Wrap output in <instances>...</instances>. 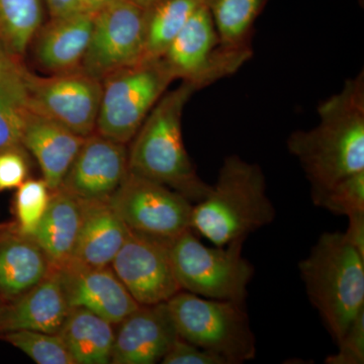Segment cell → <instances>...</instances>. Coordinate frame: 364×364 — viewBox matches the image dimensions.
I'll return each instance as SVG.
<instances>
[{
    "label": "cell",
    "instance_id": "1",
    "mask_svg": "<svg viewBox=\"0 0 364 364\" xmlns=\"http://www.w3.org/2000/svg\"><path fill=\"white\" fill-rule=\"evenodd\" d=\"M318 122L294 131L287 149L310 182L312 200L345 177L364 171V73L347 79L318 107Z\"/></svg>",
    "mask_w": 364,
    "mask_h": 364
},
{
    "label": "cell",
    "instance_id": "21",
    "mask_svg": "<svg viewBox=\"0 0 364 364\" xmlns=\"http://www.w3.org/2000/svg\"><path fill=\"white\" fill-rule=\"evenodd\" d=\"M81 221V200L63 189L51 191L47 210L32 236L56 269L72 259Z\"/></svg>",
    "mask_w": 364,
    "mask_h": 364
},
{
    "label": "cell",
    "instance_id": "3",
    "mask_svg": "<svg viewBox=\"0 0 364 364\" xmlns=\"http://www.w3.org/2000/svg\"><path fill=\"white\" fill-rule=\"evenodd\" d=\"M275 208L259 165L238 155L225 158L215 186L191 212V230L225 246L272 224Z\"/></svg>",
    "mask_w": 364,
    "mask_h": 364
},
{
    "label": "cell",
    "instance_id": "2",
    "mask_svg": "<svg viewBox=\"0 0 364 364\" xmlns=\"http://www.w3.org/2000/svg\"><path fill=\"white\" fill-rule=\"evenodd\" d=\"M196 91L186 82L166 91L136 132L129 150V171L168 186L191 203L203 200L212 186L198 176L182 136L184 109Z\"/></svg>",
    "mask_w": 364,
    "mask_h": 364
},
{
    "label": "cell",
    "instance_id": "28",
    "mask_svg": "<svg viewBox=\"0 0 364 364\" xmlns=\"http://www.w3.org/2000/svg\"><path fill=\"white\" fill-rule=\"evenodd\" d=\"M49 186L44 179H26L16 188L14 200V221L23 233L33 235L50 200Z\"/></svg>",
    "mask_w": 364,
    "mask_h": 364
},
{
    "label": "cell",
    "instance_id": "26",
    "mask_svg": "<svg viewBox=\"0 0 364 364\" xmlns=\"http://www.w3.org/2000/svg\"><path fill=\"white\" fill-rule=\"evenodd\" d=\"M41 0H0V39L20 58L42 26Z\"/></svg>",
    "mask_w": 364,
    "mask_h": 364
},
{
    "label": "cell",
    "instance_id": "33",
    "mask_svg": "<svg viewBox=\"0 0 364 364\" xmlns=\"http://www.w3.org/2000/svg\"><path fill=\"white\" fill-rule=\"evenodd\" d=\"M348 227L344 232L347 241L364 256V212L349 215Z\"/></svg>",
    "mask_w": 364,
    "mask_h": 364
},
{
    "label": "cell",
    "instance_id": "37",
    "mask_svg": "<svg viewBox=\"0 0 364 364\" xmlns=\"http://www.w3.org/2000/svg\"><path fill=\"white\" fill-rule=\"evenodd\" d=\"M134 1L138 2L141 6H147L148 4H150L151 2L154 1V0H134Z\"/></svg>",
    "mask_w": 364,
    "mask_h": 364
},
{
    "label": "cell",
    "instance_id": "18",
    "mask_svg": "<svg viewBox=\"0 0 364 364\" xmlns=\"http://www.w3.org/2000/svg\"><path fill=\"white\" fill-rule=\"evenodd\" d=\"M69 310L58 269L52 268L39 284L2 306L0 334L20 330L58 334Z\"/></svg>",
    "mask_w": 364,
    "mask_h": 364
},
{
    "label": "cell",
    "instance_id": "14",
    "mask_svg": "<svg viewBox=\"0 0 364 364\" xmlns=\"http://www.w3.org/2000/svg\"><path fill=\"white\" fill-rule=\"evenodd\" d=\"M70 308H83L117 325L138 308L111 267H90L70 260L58 269Z\"/></svg>",
    "mask_w": 364,
    "mask_h": 364
},
{
    "label": "cell",
    "instance_id": "12",
    "mask_svg": "<svg viewBox=\"0 0 364 364\" xmlns=\"http://www.w3.org/2000/svg\"><path fill=\"white\" fill-rule=\"evenodd\" d=\"M170 245L131 231L112 260V269L139 305L166 303L182 291L172 267Z\"/></svg>",
    "mask_w": 364,
    "mask_h": 364
},
{
    "label": "cell",
    "instance_id": "32",
    "mask_svg": "<svg viewBox=\"0 0 364 364\" xmlns=\"http://www.w3.org/2000/svg\"><path fill=\"white\" fill-rule=\"evenodd\" d=\"M163 364H227L221 356L177 338L161 360Z\"/></svg>",
    "mask_w": 364,
    "mask_h": 364
},
{
    "label": "cell",
    "instance_id": "24",
    "mask_svg": "<svg viewBox=\"0 0 364 364\" xmlns=\"http://www.w3.org/2000/svg\"><path fill=\"white\" fill-rule=\"evenodd\" d=\"M18 59L9 57L0 65V152L23 148L21 138L31 98L26 67Z\"/></svg>",
    "mask_w": 364,
    "mask_h": 364
},
{
    "label": "cell",
    "instance_id": "34",
    "mask_svg": "<svg viewBox=\"0 0 364 364\" xmlns=\"http://www.w3.org/2000/svg\"><path fill=\"white\" fill-rule=\"evenodd\" d=\"M50 18H61L86 11L83 0H44Z\"/></svg>",
    "mask_w": 364,
    "mask_h": 364
},
{
    "label": "cell",
    "instance_id": "35",
    "mask_svg": "<svg viewBox=\"0 0 364 364\" xmlns=\"http://www.w3.org/2000/svg\"><path fill=\"white\" fill-rule=\"evenodd\" d=\"M117 1H119V0H83V4H85L86 11L95 14L100 9H104L105 6Z\"/></svg>",
    "mask_w": 364,
    "mask_h": 364
},
{
    "label": "cell",
    "instance_id": "29",
    "mask_svg": "<svg viewBox=\"0 0 364 364\" xmlns=\"http://www.w3.org/2000/svg\"><path fill=\"white\" fill-rule=\"evenodd\" d=\"M313 203L332 214L346 217L353 213L364 212V171L345 177Z\"/></svg>",
    "mask_w": 364,
    "mask_h": 364
},
{
    "label": "cell",
    "instance_id": "25",
    "mask_svg": "<svg viewBox=\"0 0 364 364\" xmlns=\"http://www.w3.org/2000/svg\"><path fill=\"white\" fill-rule=\"evenodd\" d=\"M203 0H154L144 13L141 61L161 59Z\"/></svg>",
    "mask_w": 364,
    "mask_h": 364
},
{
    "label": "cell",
    "instance_id": "15",
    "mask_svg": "<svg viewBox=\"0 0 364 364\" xmlns=\"http://www.w3.org/2000/svg\"><path fill=\"white\" fill-rule=\"evenodd\" d=\"M111 363H161L178 338L166 303L140 305L119 323Z\"/></svg>",
    "mask_w": 364,
    "mask_h": 364
},
{
    "label": "cell",
    "instance_id": "22",
    "mask_svg": "<svg viewBox=\"0 0 364 364\" xmlns=\"http://www.w3.org/2000/svg\"><path fill=\"white\" fill-rule=\"evenodd\" d=\"M269 0H203L212 16L220 50L237 65L253 55L254 26Z\"/></svg>",
    "mask_w": 364,
    "mask_h": 364
},
{
    "label": "cell",
    "instance_id": "5",
    "mask_svg": "<svg viewBox=\"0 0 364 364\" xmlns=\"http://www.w3.org/2000/svg\"><path fill=\"white\" fill-rule=\"evenodd\" d=\"M166 304L179 338L221 356L227 364L255 358V335L244 304L182 291Z\"/></svg>",
    "mask_w": 364,
    "mask_h": 364
},
{
    "label": "cell",
    "instance_id": "27",
    "mask_svg": "<svg viewBox=\"0 0 364 364\" xmlns=\"http://www.w3.org/2000/svg\"><path fill=\"white\" fill-rule=\"evenodd\" d=\"M0 340L20 349L38 364H76L59 334L20 330L0 334Z\"/></svg>",
    "mask_w": 364,
    "mask_h": 364
},
{
    "label": "cell",
    "instance_id": "38",
    "mask_svg": "<svg viewBox=\"0 0 364 364\" xmlns=\"http://www.w3.org/2000/svg\"><path fill=\"white\" fill-rule=\"evenodd\" d=\"M4 305H6V304H4V301H2V299H0V310H1L2 306Z\"/></svg>",
    "mask_w": 364,
    "mask_h": 364
},
{
    "label": "cell",
    "instance_id": "13",
    "mask_svg": "<svg viewBox=\"0 0 364 364\" xmlns=\"http://www.w3.org/2000/svg\"><path fill=\"white\" fill-rule=\"evenodd\" d=\"M129 173V150L95 132L72 162L59 188L79 200H109Z\"/></svg>",
    "mask_w": 364,
    "mask_h": 364
},
{
    "label": "cell",
    "instance_id": "8",
    "mask_svg": "<svg viewBox=\"0 0 364 364\" xmlns=\"http://www.w3.org/2000/svg\"><path fill=\"white\" fill-rule=\"evenodd\" d=\"M109 203L134 233L172 243L191 230V200L159 182L129 171Z\"/></svg>",
    "mask_w": 364,
    "mask_h": 364
},
{
    "label": "cell",
    "instance_id": "31",
    "mask_svg": "<svg viewBox=\"0 0 364 364\" xmlns=\"http://www.w3.org/2000/svg\"><path fill=\"white\" fill-rule=\"evenodd\" d=\"M28 153L25 148L0 152V193L18 188L28 179Z\"/></svg>",
    "mask_w": 364,
    "mask_h": 364
},
{
    "label": "cell",
    "instance_id": "7",
    "mask_svg": "<svg viewBox=\"0 0 364 364\" xmlns=\"http://www.w3.org/2000/svg\"><path fill=\"white\" fill-rule=\"evenodd\" d=\"M173 81L162 59L140 61L109 74L102 81L95 132L116 142L130 143Z\"/></svg>",
    "mask_w": 364,
    "mask_h": 364
},
{
    "label": "cell",
    "instance_id": "6",
    "mask_svg": "<svg viewBox=\"0 0 364 364\" xmlns=\"http://www.w3.org/2000/svg\"><path fill=\"white\" fill-rule=\"evenodd\" d=\"M246 239L208 247L193 230L184 232L170 245L172 267L181 289L203 298L245 305L254 274L252 264L242 255Z\"/></svg>",
    "mask_w": 364,
    "mask_h": 364
},
{
    "label": "cell",
    "instance_id": "23",
    "mask_svg": "<svg viewBox=\"0 0 364 364\" xmlns=\"http://www.w3.org/2000/svg\"><path fill=\"white\" fill-rule=\"evenodd\" d=\"M76 364H109L114 348V324L83 308H70L58 333Z\"/></svg>",
    "mask_w": 364,
    "mask_h": 364
},
{
    "label": "cell",
    "instance_id": "30",
    "mask_svg": "<svg viewBox=\"0 0 364 364\" xmlns=\"http://www.w3.org/2000/svg\"><path fill=\"white\" fill-rule=\"evenodd\" d=\"M338 352L325 359L327 364H363L364 363V310L341 339L337 342Z\"/></svg>",
    "mask_w": 364,
    "mask_h": 364
},
{
    "label": "cell",
    "instance_id": "19",
    "mask_svg": "<svg viewBox=\"0 0 364 364\" xmlns=\"http://www.w3.org/2000/svg\"><path fill=\"white\" fill-rule=\"evenodd\" d=\"M95 14L79 13L51 18L36 35L35 55L39 65L50 73L81 68L91 37Z\"/></svg>",
    "mask_w": 364,
    "mask_h": 364
},
{
    "label": "cell",
    "instance_id": "17",
    "mask_svg": "<svg viewBox=\"0 0 364 364\" xmlns=\"http://www.w3.org/2000/svg\"><path fill=\"white\" fill-rule=\"evenodd\" d=\"M51 262L32 235L16 222L0 223V299L11 303L51 272Z\"/></svg>",
    "mask_w": 364,
    "mask_h": 364
},
{
    "label": "cell",
    "instance_id": "36",
    "mask_svg": "<svg viewBox=\"0 0 364 364\" xmlns=\"http://www.w3.org/2000/svg\"><path fill=\"white\" fill-rule=\"evenodd\" d=\"M11 56H13V55L9 54V52L7 51L6 45H4L2 40L0 39V65H1L4 62H6V60Z\"/></svg>",
    "mask_w": 364,
    "mask_h": 364
},
{
    "label": "cell",
    "instance_id": "9",
    "mask_svg": "<svg viewBox=\"0 0 364 364\" xmlns=\"http://www.w3.org/2000/svg\"><path fill=\"white\" fill-rule=\"evenodd\" d=\"M31 102L36 109L76 135L90 136L97 129L102 82L82 68L40 76L25 68Z\"/></svg>",
    "mask_w": 364,
    "mask_h": 364
},
{
    "label": "cell",
    "instance_id": "11",
    "mask_svg": "<svg viewBox=\"0 0 364 364\" xmlns=\"http://www.w3.org/2000/svg\"><path fill=\"white\" fill-rule=\"evenodd\" d=\"M174 80L196 90L233 75L240 67L220 50L214 21L203 4L198 6L161 58Z\"/></svg>",
    "mask_w": 364,
    "mask_h": 364
},
{
    "label": "cell",
    "instance_id": "10",
    "mask_svg": "<svg viewBox=\"0 0 364 364\" xmlns=\"http://www.w3.org/2000/svg\"><path fill=\"white\" fill-rule=\"evenodd\" d=\"M145 6L119 0L93 16L90 45L81 68L104 80L109 74L142 60Z\"/></svg>",
    "mask_w": 364,
    "mask_h": 364
},
{
    "label": "cell",
    "instance_id": "20",
    "mask_svg": "<svg viewBox=\"0 0 364 364\" xmlns=\"http://www.w3.org/2000/svg\"><path fill=\"white\" fill-rule=\"evenodd\" d=\"M82 221L72 259L90 267H111L130 230L109 200H85Z\"/></svg>",
    "mask_w": 364,
    "mask_h": 364
},
{
    "label": "cell",
    "instance_id": "16",
    "mask_svg": "<svg viewBox=\"0 0 364 364\" xmlns=\"http://www.w3.org/2000/svg\"><path fill=\"white\" fill-rule=\"evenodd\" d=\"M85 139L46 116L31 102L21 143L39 163L43 179L50 191L61 186Z\"/></svg>",
    "mask_w": 364,
    "mask_h": 364
},
{
    "label": "cell",
    "instance_id": "4",
    "mask_svg": "<svg viewBox=\"0 0 364 364\" xmlns=\"http://www.w3.org/2000/svg\"><path fill=\"white\" fill-rule=\"evenodd\" d=\"M299 268L311 303L338 342L364 310V256L343 232H326Z\"/></svg>",
    "mask_w": 364,
    "mask_h": 364
}]
</instances>
